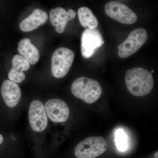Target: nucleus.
I'll return each instance as SVG.
<instances>
[{
	"instance_id": "1",
	"label": "nucleus",
	"mask_w": 158,
	"mask_h": 158,
	"mask_svg": "<svg viewBox=\"0 0 158 158\" xmlns=\"http://www.w3.org/2000/svg\"><path fill=\"white\" fill-rule=\"evenodd\" d=\"M125 82L130 93L137 97L148 94L154 86L152 73L140 67L130 69L127 71Z\"/></svg>"
},
{
	"instance_id": "2",
	"label": "nucleus",
	"mask_w": 158,
	"mask_h": 158,
	"mask_svg": "<svg viewBox=\"0 0 158 158\" xmlns=\"http://www.w3.org/2000/svg\"><path fill=\"white\" fill-rule=\"evenodd\" d=\"M71 91L77 98L88 104L96 102L101 95L102 88L99 83L94 79L81 77L75 80L71 86Z\"/></svg>"
},
{
	"instance_id": "3",
	"label": "nucleus",
	"mask_w": 158,
	"mask_h": 158,
	"mask_svg": "<svg viewBox=\"0 0 158 158\" xmlns=\"http://www.w3.org/2000/svg\"><path fill=\"white\" fill-rule=\"evenodd\" d=\"M107 143L100 136L90 137L78 144L74 154L77 158H95L106 152Z\"/></svg>"
},
{
	"instance_id": "4",
	"label": "nucleus",
	"mask_w": 158,
	"mask_h": 158,
	"mask_svg": "<svg viewBox=\"0 0 158 158\" xmlns=\"http://www.w3.org/2000/svg\"><path fill=\"white\" fill-rule=\"evenodd\" d=\"M73 51L66 48H59L54 52L52 58L51 70L52 75L61 78L66 75L74 59Z\"/></svg>"
},
{
	"instance_id": "5",
	"label": "nucleus",
	"mask_w": 158,
	"mask_h": 158,
	"mask_svg": "<svg viewBox=\"0 0 158 158\" xmlns=\"http://www.w3.org/2000/svg\"><path fill=\"white\" fill-rule=\"evenodd\" d=\"M147 38L145 29L140 28L131 31L127 38L118 46V56L127 58L135 53L144 45Z\"/></svg>"
},
{
	"instance_id": "6",
	"label": "nucleus",
	"mask_w": 158,
	"mask_h": 158,
	"mask_svg": "<svg viewBox=\"0 0 158 158\" xmlns=\"http://www.w3.org/2000/svg\"><path fill=\"white\" fill-rule=\"evenodd\" d=\"M105 11L106 14L112 19L124 24H133L138 19L135 12L120 2H109L105 5Z\"/></svg>"
},
{
	"instance_id": "7",
	"label": "nucleus",
	"mask_w": 158,
	"mask_h": 158,
	"mask_svg": "<svg viewBox=\"0 0 158 158\" xmlns=\"http://www.w3.org/2000/svg\"><path fill=\"white\" fill-rule=\"evenodd\" d=\"M104 41L97 29H85L82 33L81 49L82 56L88 59L93 56L97 49L100 47Z\"/></svg>"
},
{
	"instance_id": "8",
	"label": "nucleus",
	"mask_w": 158,
	"mask_h": 158,
	"mask_svg": "<svg viewBox=\"0 0 158 158\" xmlns=\"http://www.w3.org/2000/svg\"><path fill=\"white\" fill-rule=\"evenodd\" d=\"M29 119L31 128L40 132L46 128L48 118L43 103L38 100L33 101L29 110Z\"/></svg>"
},
{
	"instance_id": "9",
	"label": "nucleus",
	"mask_w": 158,
	"mask_h": 158,
	"mask_svg": "<svg viewBox=\"0 0 158 158\" xmlns=\"http://www.w3.org/2000/svg\"><path fill=\"white\" fill-rule=\"evenodd\" d=\"M45 112L49 118L54 123H63L68 119L69 110L65 102L60 99L48 100L45 103Z\"/></svg>"
},
{
	"instance_id": "10",
	"label": "nucleus",
	"mask_w": 158,
	"mask_h": 158,
	"mask_svg": "<svg viewBox=\"0 0 158 158\" xmlns=\"http://www.w3.org/2000/svg\"><path fill=\"white\" fill-rule=\"evenodd\" d=\"M76 13L72 9L68 11L61 7H58L51 10L50 19L51 23L56 27V31L59 34H62L65 31L67 23L75 17Z\"/></svg>"
},
{
	"instance_id": "11",
	"label": "nucleus",
	"mask_w": 158,
	"mask_h": 158,
	"mask_svg": "<svg viewBox=\"0 0 158 158\" xmlns=\"http://www.w3.org/2000/svg\"><path fill=\"white\" fill-rule=\"evenodd\" d=\"M1 91L3 99L8 106L14 108L18 104L21 97V90L17 83L6 80L2 84Z\"/></svg>"
},
{
	"instance_id": "12",
	"label": "nucleus",
	"mask_w": 158,
	"mask_h": 158,
	"mask_svg": "<svg viewBox=\"0 0 158 158\" xmlns=\"http://www.w3.org/2000/svg\"><path fill=\"white\" fill-rule=\"evenodd\" d=\"M12 65L8 75L9 80L15 83H21L26 78L23 71L28 70L30 63L22 56L16 55L12 59Z\"/></svg>"
},
{
	"instance_id": "13",
	"label": "nucleus",
	"mask_w": 158,
	"mask_h": 158,
	"mask_svg": "<svg viewBox=\"0 0 158 158\" xmlns=\"http://www.w3.org/2000/svg\"><path fill=\"white\" fill-rule=\"evenodd\" d=\"M47 13L42 9H34L29 16L20 24V29L23 32H30L37 28L47 21Z\"/></svg>"
},
{
	"instance_id": "14",
	"label": "nucleus",
	"mask_w": 158,
	"mask_h": 158,
	"mask_svg": "<svg viewBox=\"0 0 158 158\" xmlns=\"http://www.w3.org/2000/svg\"><path fill=\"white\" fill-rule=\"evenodd\" d=\"M18 50L28 62L29 63L34 65L39 61V51L36 47L31 44V40L24 38L19 42Z\"/></svg>"
},
{
	"instance_id": "15",
	"label": "nucleus",
	"mask_w": 158,
	"mask_h": 158,
	"mask_svg": "<svg viewBox=\"0 0 158 158\" xmlns=\"http://www.w3.org/2000/svg\"><path fill=\"white\" fill-rule=\"evenodd\" d=\"M79 19L82 27L95 29L98 26V20L88 7H81L78 10Z\"/></svg>"
},
{
	"instance_id": "16",
	"label": "nucleus",
	"mask_w": 158,
	"mask_h": 158,
	"mask_svg": "<svg viewBox=\"0 0 158 158\" xmlns=\"http://www.w3.org/2000/svg\"><path fill=\"white\" fill-rule=\"evenodd\" d=\"M115 142L118 150L124 152L128 147L127 137L123 130L118 129L116 131Z\"/></svg>"
},
{
	"instance_id": "17",
	"label": "nucleus",
	"mask_w": 158,
	"mask_h": 158,
	"mask_svg": "<svg viewBox=\"0 0 158 158\" xmlns=\"http://www.w3.org/2000/svg\"><path fill=\"white\" fill-rule=\"evenodd\" d=\"M3 140H4V138L2 135H0V144L2 143Z\"/></svg>"
},
{
	"instance_id": "18",
	"label": "nucleus",
	"mask_w": 158,
	"mask_h": 158,
	"mask_svg": "<svg viewBox=\"0 0 158 158\" xmlns=\"http://www.w3.org/2000/svg\"><path fill=\"white\" fill-rule=\"evenodd\" d=\"M154 156H155L154 158H158V152H156L155 153Z\"/></svg>"
}]
</instances>
